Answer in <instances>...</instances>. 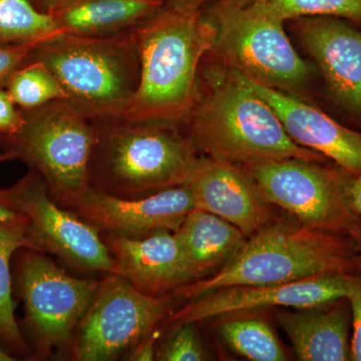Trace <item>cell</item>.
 Masks as SVG:
<instances>
[{
  "label": "cell",
  "instance_id": "cell-11",
  "mask_svg": "<svg viewBox=\"0 0 361 361\" xmlns=\"http://www.w3.org/2000/svg\"><path fill=\"white\" fill-rule=\"evenodd\" d=\"M6 207L27 220L28 249L51 254L85 273L115 272V262L99 230L59 205L37 173L6 188Z\"/></svg>",
  "mask_w": 361,
  "mask_h": 361
},
{
  "label": "cell",
  "instance_id": "cell-23",
  "mask_svg": "<svg viewBox=\"0 0 361 361\" xmlns=\"http://www.w3.org/2000/svg\"><path fill=\"white\" fill-rule=\"evenodd\" d=\"M218 332L238 355L253 361L288 360L274 332L262 319L236 318L220 323Z\"/></svg>",
  "mask_w": 361,
  "mask_h": 361
},
{
  "label": "cell",
  "instance_id": "cell-29",
  "mask_svg": "<svg viewBox=\"0 0 361 361\" xmlns=\"http://www.w3.org/2000/svg\"><path fill=\"white\" fill-rule=\"evenodd\" d=\"M23 113L4 87H0V137L16 134L23 126Z\"/></svg>",
  "mask_w": 361,
  "mask_h": 361
},
{
  "label": "cell",
  "instance_id": "cell-7",
  "mask_svg": "<svg viewBox=\"0 0 361 361\" xmlns=\"http://www.w3.org/2000/svg\"><path fill=\"white\" fill-rule=\"evenodd\" d=\"M16 280L25 306V329L32 357L47 360L71 350L78 323L96 295L99 280L71 276L47 254L16 252Z\"/></svg>",
  "mask_w": 361,
  "mask_h": 361
},
{
  "label": "cell",
  "instance_id": "cell-10",
  "mask_svg": "<svg viewBox=\"0 0 361 361\" xmlns=\"http://www.w3.org/2000/svg\"><path fill=\"white\" fill-rule=\"evenodd\" d=\"M323 161L280 159L245 166L269 204L281 207L301 224L348 236L355 214L349 208L348 186L353 174Z\"/></svg>",
  "mask_w": 361,
  "mask_h": 361
},
{
  "label": "cell",
  "instance_id": "cell-13",
  "mask_svg": "<svg viewBox=\"0 0 361 361\" xmlns=\"http://www.w3.org/2000/svg\"><path fill=\"white\" fill-rule=\"evenodd\" d=\"M66 209L99 232L137 238L157 230L177 231L196 205L188 184L137 198L115 196L92 186Z\"/></svg>",
  "mask_w": 361,
  "mask_h": 361
},
{
  "label": "cell",
  "instance_id": "cell-32",
  "mask_svg": "<svg viewBox=\"0 0 361 361\" xmlns=\"http://www.w3.org/2000/svg\"><path fill=\"white\" fill-rule=\"evenodd\" d=\"M348 236L355 243L356 251H357L358 261H360L361 271V217L355 215L349 227Z\"/></svg>",
  "mask_w": 361,
  "mask_h": 361
},
{
  "label": "cell",
  "instance_id": "cell-21",
  "mask_svg": "<svg viewBox=\"0 0 361 361\" xmlns=\"http://www.w3.org/2000/svg\"><path fill=\"white\" fill-rule=\"evenodd\" d=\"M27 220L23 214L9 221H0V343L16 355L28 356L32 349L16 318L11 260L20 249H28Z\"/></svg>",
  "mask_w": 361,
  "mask_h": 361
},
{
  "label": "cell",
  "instance_id": "cell-37",
  "mask_svg": "<svg viewBox=\"0 0 361 361\" xmlns=\"http://www.w3.org/2000/svg\"><path fill=\"white\" fill-rule=\"evenodd\" d=\"M13 160L11 156L9 155L8 153L4 151H0V164L4 163V161Z\"/></svg>",
  "mask_w": 361,
  "mask_h": 361
},
{
  "label": "cell",
  "instance_id": "cell-9",
  "mask_svg": "<svg viewBox=\"0 0 361 361\" xmlns=\"http://www.w3.org/2000/svg\"><path fill=\"white\" fill-rule=\"evenodd\" d=\"M172 294L142 293L118 274H106L78 323L71 346L77 361H111L128 355L174 310Z\"/></svg>",
  "mask_w": 361,
  "mask_h": 361
},
{
  "label": "cell",
  "instance_id": "cell-1",
  "mask_svg": "<svg viewBox=\"0 0 361 361\" xmlns=\"http://www.w3.org/2000/svg\"><path fill=\"white\" fill-rule=\"evenodd\" d=\"M189 116L187 137L207 158L245 166L280 159L324 161L287 134L275 111L237 71L208 68Z\"/></svg>",
  "mask_w": 361,
  "mask_h": 361
},
{
  "label": "cell",
  "instance_id": "cell-25",
  "mask_svg": "<svg viewBox=\"0 0 361 361\" xmlns=\"http://www.w3.org/2000/svg\"><path fill=\"white\" fill-rule=\"evenodd\" d=\"M4 89L16 106L25 111L39 108L56 99H66L58 78L39 61H26L14 71Z\"/></svg>",
  "mask_w": 361,
  "mask_h": 361
},
{
  "label": "cell",
  "instance_id": "cell-26",
  "mask_svg": "<svg viewBox=\"0 0 361 361\" xmlns=\"http://www.w3.org/2000/svg\"><path fill=\"white\" fill-rule=\"evenodd\" d=\"M196 323H184L176 326L174 334L166 342L159 353L164 361H201L206 360Z\"/></svg>",
  "mask_w": 361,
  "mask_h": 361
},
{
  "label": "cell",
  "instance_id": "cell-8",
  "mask_svg": "<svg viewBox=\"0 0 361 361\" xmlns=\"http://www.w3.org/2000/svg\"><path fill=\"white\" fill-rule=\"evenodd\" d=\"M211 20L217 37L209 54L230 70L280 90L297 89L310 78V68L285 33L284 21L227 0Z\"/></svg>",
  "mask_w": 361,
  "mask_h": 361
},
{
  "label": "cell",
  "instance_id": "cell-39",
  "mask_svg": "<svg viewBox=\"0 0 361 361\" xmlns=\"http://www.w3.org/2000/svg\"><path fill=\"white\" fill-rule=\"evenodd\" d=\"M30 1H32V4H35V6H37V0H30Z\"/></svg>",
  "mask_w": 361,
  "mask_h": 361
},
{
  "label": "cell",
  "instance_id": "cell-15",
  "mask_svg": "<svg viewBox=\"0 0 361 361\" xmlns=\"http://www.w3.org/2000/svg\"><path fill=\"white\" fill-rule=\"evenodd\" d=\"M239 75L269 104L294 142L326 157L350 174L361 172V132L280 90Z\"/></svg>",
  "mask_w": 361,
  "mask_h": 361
},
{
  "label": "cell",
  "instance_id": "cell-34",
  "mask_svg": "<svg viewBox=\"0 0 361 361\" xmlns=\"http://www.w3.org/2000/svg\"><path fill=\"white\" fill-rule=\"evenodd\" d=\"M68 1L70 0H37V7L44 13H51Z\"/></svg>",
  "mask_w": 361,
  "mask_h": 361
},
{
  "label": "cell",
  "instance_id": "cell-14",
  "mask_svg": "<svg viewBox=\"0 0 361 361\" xmlns=\"http://www.w3.org/2000/svg\"><path fill=\"white\" fill-rule=\"evenodd\" d=\"M296 26L330 99L361 128V28L330 16L297 18Z\"/></svg>",
  "mask_w": 361,
  "mask_h": 361
},
{
  "label": "cell",
  "instance_id": "cell-17",
  "mask_svg": "<svg viewBox=\"0 0 361 361\" xmlns=\"http://www.w3.org/2000/svg\"><path fill=\"white\" fill-rule=\"evenodd\" d=\"M106 244L115 262L113 274L142 293L168 295L191 282L175 232L157 230L137 238L109 235Z\"/></svg>",
  "mask_w": 361,
  "mask_h": 361
},
{
  "label": "cell",
  "instance_id": "cell-35",
  "mask_svg": "<svg viewBox=\"0 0 361 361\" xmlns=\"http://www.w3.org/2000/svg\"><path fill=\"white\" fill-rule=\"evenodd\" d=\"M16 217H18V213L6 208V207L0 205V221L13 220Z\"/></svg>",
  "mask_w": 361,
  "mask_h": 361
},
{
  "label": "cell",
  "instance_id": "cell-2",
  "mask_svg": "<svg viewBox=\"0 0 361 361\" xmlns=\"http://www.w3.org/2000/svg\"><path fill=\"white\" fill-rule=\"evenodd\" d=\"M140 82L120 120L183 125L199 94L201 61L215 44L212 20L198 11H164L135 28Z\"/></svg>",
  "mask_w": 361,
  "mask_h": 361
},
{
  "label": "cell",
  "instance_id": "cell-31",
  "mask_svg": "<svg viewBox=\"0 0 361 361\" xmlns=\"http://www.w3.org/2000/svg\"><path fill=\"white\" fill-rule=\"evenodd\" d=\"M348 202L349 208L355 215L361 217V172L353 175L348 186Z\"/></svg>",
  "mask_w": 361,
  "mask_h": 361
},
{
  "label": "cell",
  "instance_id": "cell-12",
  "mask_svg": "<svg viewBox=\"0 0 361 361\" xmlns=\"http://www.w3.org/2000/svg\"><path fill=\"white\" fill-rule=\"evenodd\" d=\"M348 277L343 273H326L288 283L225 287L188 301L173 311L167 322L176 327L262 308L325 305L345 297Z\"/></svg>",
  "mask_w": 361,
  "mask_h": 361
},
{
  "label": "cell",
  "instance_id": "cell-16",
  "mask_svg": "<svg viewBox=\"0 0 361 361\" xmlns=\"http://www.w3.org/2000/svg\"><path fill=\"white\" fill-rule=\"evenodd\" d=\"M196 208L219 216L250 237L267 225L268 202L243 166L202 158L187 183Z\"/></svg>",
  "mask_w": 361,
  "mask_h": 361
},
{
  "label": "cell",
  "instance_id": "cell-33",
  "mask_svg": "<svg viewBox=\"0 0 361 361\" xmlns=\"http://www.w3.org/2000/svg\"><path fill=\"white\" fill-rule=\"evenodd\" d=\"M202 0H171L172 11H198L197 6Z\"/></svg>",
  "mask_w": 361,
  "mask_h": 361
},
{
  "label": "cell",
  "instance_id": "cell-18",
  "mask_svg": "<svg viewBox=\"0 0 361 361\" xmlns=\"http://www.w3.org/2000/svg\"><path fill=\"white\" fill-rule=\"evenodd\" d=\"M277 316L298 360H350L351 310L346 297L316 307L280 310Z\"/></svg>",
  "mask_w": 361,
  "mask_h": 361
},
{
  "label": "cell",
  "instance_id": "cell-36",
  "mask_svg": "<svg viewBox=\"0 0 361 361\" xmlns=\"http://www.w3.org/2000/svg\"><path fill=\"white\" fill-rule=\"evenodd\" d=\"M16 360V358H14V356L11 355V353L0 348V361H13Z\"/></svg>",
  "mask_w": 361,
  "mask_h": 361
},
{
  "label": "cell",
  "instance_id": "cell-28",
  "mask_svg": "<svg viewBox=\"0 0 361 361\" xmlns=\"http://www.w3.org/2000/svg\"><path fill=\"white\" fill-rule=\"evenodd\" d=\"M39 44L0 45V87H6L9 78Z\"/></svg>",
  "mask_w": 361,
  "mask_h": 361
},
{
  "label": "cell",
  "instance_id": "cell-5",
  "mask_svg": "<svg viewBox=\"0 0 361 361\" xmlns=\"http://www.w3.org/2000/svg\"><path fill=\"white\" fill-rule=\"evenodd\" d=\"M92 186L137 198L187 184L200 164L194 145L176 126L125 120L96 122Z\"/></svg>",
  "mask_w": 361,
  "mask_h": 361
},
{
  "label": "cell",
  "instance_id": "cell-22",
  "mask_svg": "<svg viewBox=\"0 0 361 361\" xmlns=\"http://www.w3.org/2000/svg\"><path fill=\"white\" fill-rule=\"evenodd\" d=\"M61 33L30 0H0V45L40 44Z\"/></svg>",
  "mask_w": 361,
  "mask_h": 361
},
{
  "label": "cell",
  "instance_id": "cell-4",
  "mask_svg": "<svg viewBox=\"0 0 361 361\" xmlns=\"http://www.w3.org/2000/svg\"><path fill=\"white\" fill-rule=\"evenodd\" d=\"M135 28L108 37L61 33L40 42L26 61L44 63L65 90L66 101L90 120H120L139 87Z\"/></svg>",
  "mask_w": 361,
  "mask_h": 361
},
{
  "label": "cell",
  "instance_id": "cell-27",
  "mask_svg": "<svg viewBox=\"0 0 361 361\" xmlns=\"http://www.w3.org/2000/svg\"><path fill=\"white\" fill-rule=\"evenodd\" d=\"M345 297L350 306L353 329L350 339V360L361 361V275L348 274Z\"/></svg>",
  "mask_w": 361,
  "mask_h": 361
},
{
  "label": "cell",
  "instance_id": "cell-20",
  "mask_svg": "<svg viewBox=\"0 0 361 361\" xmlns=\"http://www.w3.org/2000/svg\"><path fill=\"white\" fill-rule=\"evenodd\" d=\"M175 235L191 282L225 264L245 237L231 223L198 208L188 214Z\"/></svg>",
  "mask_w": 361,
  "mask_h": 361
},
{
  "label": "cell",
  "instance_id": "cell-19",
  "mask_svg": "<svg viewBox=\"0 0 361 361\" xmlns=\"http://www.w3.org/2000/svg\"><path fill=\"white\" fill-rule=\"evenodd\" d=\"M161 6V0H70L49 14L61 33L108 37L134 30Z\"/></svg>",
  "mask_w": 361,
  "mask_h": 361
},
{
  "label": "cell",
  "instance_id": "cell-30",
  "mask_svg": "<svg viewBox=\"0 0 361 361\" xmlns=\"http://www.w3.org/2000/svg\"><path fill=\"white\" fill-rule=\"evenodd\" d=\"M156 336L154 331L142 339L127 355V360L135 361H149L155 357Z\"/></svg>",
  "mask_w": 361,
  "mask_h": 361
},
{
  "label": "cell",
  "instance_id": "cell-38",
  "mask_svg": "<svg viewBox=\"0 0 361 361\" xmlns=\"http://www.w3.org/2000/svg\"><path fill=\"white\" fill-rule=\"evenodd\" d=\"M6 195L4 189H0V205L6 207Z\"/></svg>",
  "mask_w": 361,
  "mask_h": 361
},
{
  "label": "cell",
  "instance_id": "cell-24",
  "mask_svg": "<svg viewBox=\"0 0 361 361\" xmlns=\"http://www.w3.org/2000/svg\"><path fill=\"white\" fill-rule=\"evenodd\" d=\"M260 9L278 20L330 16L361 26V0H227Z\"/></svg>",
  "mask_w": 361,
  "mask_h": 361
},
{
  "label": "cell",
  "instance_id": "cell-3",
  "mask_svg": "<svg viewBox=\"0 0 361 361\" xmlns=\"http://www.w3.org/2000/svg\"><path fill=\"white\" fill-rule=\"evenodd\" d=\"M358 271L357 251L348 236L301 223H276L251 235L212 276L170 294L180 300H193L225 287L288 283L326 273Z\"/></svg>",
  "mask_w": 361,
  "mask_h": 361
},
{
  "label": "cell",
  "instance_id": "cell-6",
  "mask_svg": "<svg viewBox=\"0 0 361 361\" xmlns=\"http://www.w3.org/2000/svg\"><path fill=\"white\" fill-rule=\"evenodd\" d=\"M23 126L0 137L2 151L20 159L44 180L59 205L70 208L92 187L97 125L66 99L21 110Z\"/></svg>",
  "mask_w": 361,
  "mask_h": 361
}]
</instances>
